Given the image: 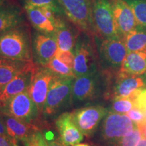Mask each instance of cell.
Returning a JSON list of instances; mask_svg holds the SVG:
<instances>
[{"label":"cell","instance_id":"obj_39","mask_svg":"<svg viewBox=\"0 0 146 146\" xmlns=\"http://www.w3.org/2000/svg\"><path fill=\"white\" fill-rule=\"evenodd\" d=\"M73 146H89V145L87 143H78V144H76V145H74Z\"/></svg>","mask_w":146,"mask_h":146},{"label":"cell","instance_id":"obj_27","mask_svg":"<svg viewBox=\"0 0 146 146\" xmlns=\"http://www.w3.org/2000/svg\"><path fill=\"white\" fill-rule=\"evenodd\" d=\"M112 110L113 112L120 114H127L135 108L134 103L130 98H116L112 100Z\"/></svg>","mask_w":146,"mask_h":146},{"label":"cell","instance_id":"obj_11","mask_svg":"<svg viewBox=\"0 0 146 146\" xmlns=\"http://www.w3.org/2000/svg\"><path fill=\"white\" fill-rule=\"evenodd\" d=\"M58 44L54 34L36 32L32 43L33 58L34 63L39 66L46 67L50 60L56 56Z\"/></svg>","mask_w":146,"mask_h":146},{"label":"cell","instance_id":"obj_37","mask_svg":"<svg viewBox=\"0 0 146 146\" xmlns=\"http://www.w3.org/2000/svg\"><path fill=\"white\" fill-rule=\"evenodd\" d=\"M137 146H146V139L142 138Z\"/></svg>","mask_w":146,"mask_h":146},{"label":"cell","instance_id":"obj_1","mask_svg":"<svg viewBox=\"0 0 146 146\" xmlns=\"http://www.w3.org/2000/svg\"><path fill=\"white\" fill-rule=\"evenodd\" d=\"M0 57L33 61L31 39L25 29L18 27L0 36Z\"/></svg>","mask_w":146,"mask_h":146},{"label":"cell","instance_id":"obj_34","mask_svg":"<svg viewBox=\"0 0 146 146\" xmlns=\"http://www.w3.org/2000/svg\"><path fill=\"white\" fill-rule=\"evenodd\" d=\"M142 137L146 139V118L139 123H136Z\"/></svg>","mask_w":146,"mask_h":146},{"label":"cell","instance_id":"obj_14","mask_svg":"<svg viewBox=\"0 0 146 146\" xmlns=\"http://www.w3.org/2000/svg\"><path fill=\"white\" fill-rule=\"evenodd\" d=\"M143 87H145V84L141 75H131L118 70L116 72V78L110 97L112 100L116 98H128L133 93Z\"/></svg>","mask_w":146,"mask_h":146},{"label":"cell","instance_id":"obj_32","mask_svg":"<svg viewBox=\"0 0 146 146\" xmlns=\"http://www.w3.org/2000/svg\"><path fill=\"white\" fill-rule=\"evenodd\" d=\"M127 115L130 118L131 120H132L135 123H139L141 120H143L144 118H145V116L143 113L140 110L137 108H133L127 113Z\"/></svg>","mask_w":146,"mask_h":146},{"label":"cell","instance_id":"obj_12","mask_svg":"<svg viewBox=\"0 0 146 146\" xmlns=\"http://www.w3.org/2000/svg\"><path fill=\"white\" fill-rule=\"evenodd\" d=\"M98 72L74 78L72 83L71 104L79 103L94 99L99 90Z\"/></svg>","mask_w":146,"mask_h":146},{"label":"cell","instance_id":"obj_23","mask_svg":"<svg viewBox=\"0 0 146 146\" xmlns=\"http://www.w3.org/2000/svg\"><path fill=\"white\" fill-rule=\"evenodd\" d=\"M123 39L128 53L146 50V28L138 25Z\"/></svg>","mask_w":146,"mask_h":146},{"label":"cell","instance_id":"obj_25","mask_svg":"<svg viewBox=\"0 0 146 146\" xmlns=\"http://www.w3.org/2000/svg\"><path fill=\"white\" fill-rule=\"evenodd\" d=\"M25 5L35 8H49L58 15L64 14L57 0H24Z\"/></svg>","mask_w":146,"mask_h":146},{"label":"cell","instance_id":"obj_15","mask_svg":"<svg viewBox=\"0 0 146 146\" xmlns=\"http://www.w3.org/2000/svg\"><path fill=\"white\" fill-rule=\"evenodd\" d=\"M36 66L37 65L34 64L31 66L22 71L5 86L0 94V108L3 106L14 96L28 90Z\"/></svg>","mask_w":146,"mask_h":146},{"label":"cell","instance_id":"obj_20","mask_svg":"<svg viewBox=\"0 0 146 146\" xmlns=\"http://www.w3.org/2000/svg\"><path fill=\"white\" fill-rule=\"evenodd\" d=\"M119 71L131 75L143 74L146 71V50L128 53Z\"/></svg>","mask_w":146,"mask_h":146},{"label":"cell","instance_id":"obj_38","mask_svg":"<svg viewBox=\"0 0 146 146\" xmlns=\"http://www.w3.org/2000/svg\"><path fill=\"white\" fill-rule=\"evenodd\" d=\"M141 76H142V78H143V79L144 84H145V87H146V71L143 74H142Z\"/></svg>","mask_w":146,"mask_h":146},{"label":"cell","instance_id":"obj_35","mask_svg":"<svg viewBox=\"0 0 146 146\" xmlns=\"http://www.w3.org/2000/svg\"><path fill=\"white\" fill-rule=\"evenodd\" d=\"M0 135L3 136L9 137L8 133H7L6 127H5L4 119H3V115L1 112H0Z\"/></svg>","mask_w":146,"mask_h":146},{"label":"cell","instance_id":"obj_30","mask_svg":"<svg viewBox=\"0 0 146 146\" xmlns=\"http://www.w3.org/2000/svg\"><path fill=\"white\" fill-rule=\"evenodd\" d=\"M24 144L25 146H48L47 139L40 130L35 131L26 141H24Z\"/></svg>","mask_w":146,"mask_h":146},{"label":"cell","instance_id":"obj_13","mask_svg":"<svg viewBox=\"0 0 146 146\" xmlns=\"http://www.w3.org/2000/svg\"><path fill=\"white\" fill-rule=\"evenodd\" d=\"M115 23L120 36L124 38L138 26L132 10L125 0H112Z\"/></svg>","mask_w":146,"mask_h":146},{"label":"cell","instance_id":"obj_24","mask_svg":"<svg viewBox=\"0 0 146 146\" xmlns=\"http://www.w3.org/2000/svg\"><path fill=\"white\" fill-rule=\"evenodd\" d=\"M130 6L138 25L146 28V0H125Z\"/></svg>","mask_w":146,"mask_h":146},{"label":"cell","instance_id":"obj_22","mask_svg":"<svg viewBox=\"0 0 146 146\" xmlns=\"http://www.w3.org/2000/svg\"><path fill=\"white\" fill-rule=\"evenodd\" d=\"M29 21L37 31L45 34H54L56 30V23L47 18L41 9L25 5Z\"/></svg>","mask_w":146,"mask_h":146},{"label":"cell","instance_id":"obj_26","mask_svg":"<svg viewBox=\"0 0 146 146\" xmlns=\"http://www.w3.org/2000/svg\"><path fill=\"white\" fill-rule=\"evenodd\" d=\"M46 67L58 76L74 77L72 69L70 68L68 66L65 64L62 61H60L56 57H54L53 59L51 60L48 64L46 66Z\"/></svg>","mask_w":146,"mask_h":146},{"label":"cell","instance_id":"obj_18","mask_svg":"<svg viewBox=\"0 0 146 146\" xmlns=\"http://www.w3.org/2000/svg\"><path fill=\"white\" fill-rule=\"evenodd\" d=\"M34 64L33 61H23L0 57V94L20 72Z\"/></svg>","mask_w":146,"mask_h":146},{"label":"cell","instance_id":"obj_19","mask_svg":"<svg viewBox=\"0 0 146 146\" xmlns=\"http://www.w3.org/2000/svg\"><path fill=\"white\" fill-rule=\"evenodd\" d=\"M2 115L8 136L16 141H25L35 131L39 130L37 126L33 124L26 123L7 115Z\"/></svg>","mask_w":146,"mask_h":146},{"label":"cell","instance_id":"obj_31","mask_svg":"<svg viewBox=\"0 0 146 146\" xmlns=\"http://www.w3.org/2000/svg\"><path fill=\"white\" fill-rule=\"evenodd\" d=\"M60 61H62L65 64L68 66L72 69L73 64H74V54L70 51H61L58 50L56 53V56Z\"/></svg>","mask_w":146,"mask_h":146},{"label":"cell","instance_id":"obj_6","mask_svg":"<svg viewBox=\"0 0 146 146\" xmlns=\"http://www.w3.org/2000/svg\"><path fill=\"white\" fill-rule=\"evenodd\" d=\"M73 72L74 77L88 75L97 72L95 52L88 36H78L74 51Z\"/></svg>","mask_w":146,"mask_h":146},{"label":"cell","instance_id":"obj_36","mask_svg":"<svg viewBox=\"0 0 146 146\" xmlns=\"http://www.w3.org/2000/svg\"><path fill=\"white\" fill-rule=\"evenodd\" d=\"M47 143H48V146H67L62 141L60 140V139H57L55 140H47Z\"/></svg>","mask_w":146,"mask_h":146},{"label":"cell","instance_id":"obj_29","mask_svg":"<svg viewBox=\"0 0 146 146\" xmlns=\"http://www.w3.org/2000/svg\"><path fill=\"white\" fill-rule=\"evenodd\" d=\"M142 137L141 133L137 127L131 134L126 135L115 143V146H137Z\"/></svg>","mask_w":146,"mask_h":146},{"label":"cell","instance_id":"obj_17","mask_svg":"<svg viewBox=\"0 0 146 146\" xmlns=\"http://www.w3.org/2000/svg\"><path fill=\"white\" fill-rule=\"evenodd\" d=\"M62 15H58L56 22V30L54 35L57 41L58 50L74 51L78 35L74 27H71Z\"/></svg>","mask_w":146,"mask_h":146},{"label":"cell","instance_id":"obj_16","mask_svg":"<svg viewBox=\"0 0 146 146\" xmlns=\"http://www.w3.org/2000/svg\"><path fill=\"white\" fill-rule=\"evenodd\" d=\"M55 125L60 140L66 145L73 146L80 143L83 139V134L74 124L71 112H64L60 114L55 122Z\"/></svg>","mask_w":146,"mask_h":146},{"label":"cell","instance_id":"obj_21","mask_svg":"<svg viewBox=\"0 0 146 146\" xmlns=\"http://www.w3.org/2000/svg\"><path fill=\"white\" fill-rule=\"evenodd\" d=\"M23 13L19 8L13 5L0 8V36L23 23Z\"/></svg>","mask_w":146,"mask_h":146},{"label":"cell","instance_id":"obj_33","mask_svg":"<svg viewBox=\"0 0 146 146\" xmlns=\"http://www.w3.org/2000/svg\"><path fill=\"white\" fill-rule=\"evenodd\" d=\"M0 146H18L17 141L7 136L0 135Z\"/></svg>","mask_w":146,"mask_h":146},{"label":"cell","instance_id":"obj_3","mask_svg":"<svg viewBox=\"0 0 146 146\" xmlns=\"http://www.w3.org/2000/svg\"><path fill=\"white\" fill-rule=\"evenodd\" d=\"M92 18L94 32L102 39L121 37L115 23L112 0H92Z\"/></svg>","mask_w":146,"mask_h":146},{"label":"cell","instance_id":"obj_28","mask_svg":"<svg viewBox=\"0 0 146 146\" xmlns=\"http://www.w3.org/2000/svg\"><path fill=\"white\" fill-rule=\"evenodd\" d=\"M129 98L133 100L135 108L140 110L146 118V88L138 89Z\"/></svg>","mask_w":146,"mask_h":146},{"label":"cell","instance_id":"obj_7","mask_svg":"<svg viewBox=\"0 0 146 146\" xmlns=\"http://www.w3.org/2000/svg\"><path fill=\"white\" fill-rule=\"evenodd\" d=\"M137 127V124L127 115L110 110L102 123V135L106 141L115 143L122 137L131 134Z\"/></svg>","mask_w":146,"mask_h":146},{"label":"cell","instance_id":"obj_5","mask_svg":"<svg viewBox=\"0 0 146 146\" xmlns=\"http://www.w3.org/2000/svg\"><path fill=\"white\" fill-rule=\"evenodd\" d=\"M0 112L33 125H35V123L41 114L28 90L8 100L3 106L0 108Z\"/></svg>","mask_w":146,"mask_h":146},{"label":"cell","instance_id":"obj_10","mask_svg":"<svg viewBox=\"0 0 146 146\" xmlns=\"http://www.w3.org/2000/svg\"><path fill=\"white\" fill-rule=\"evenodd\" d=\"M56 75L47 67L37 66L35 70L28 92L40 113H43L50 85Z\"/></svg>","mask_w":146,"mask_h":146},{"label":"cell","instance_id":"obj_40","mask_svg":"<svg viewBox=\"0 0 146 146\" xmlns=\"http://www.w3.org/2000/svg\"><path fill=\"white\" fill-rule=\"evenodd\" d=\"M5 1V0H0V8H1V6H2L3 3H4V1Z\"/></svg>","mask_w":146,"mask_h":146},{"label":"cell","instance_id":"obj_2","mask_svg":"<svg viewBox=\"0 0 146 146\" xmlns=\"http://www.w3.org/2000/svg\"><path fill=\"white\" fill-rule=\"evenodd\" d=\"M74 77L56 74L50 85L43 113L45 116L56 114L71 104L72 83Z\"/></svg>","mask_w":146,"mask_h":146},{"label":"cell","instance_id":"obj_9","mask_svg":"<svg viewBox=\"0 0 146 146\" xmlns=\"http://www.w3.org/2000/svg\"><path fill=\"white\" fill-rule=\"evenodd\" d=\"M100 60L108 68L118 71L128 54L123 38L103 39L99 47Z\"/></svg>","mask_w":146,"mask_h":146},{"label":"cell","instance_id":"obj_8","mask_svg":"<svg viewBox=\"0 0 146 146\" xmlns=\"http://www.w3.org/2000/svg\"><path fill=\"white\" fill-rule=\"evenodd\" d=\"M108 110L102 106H91L76 109L71 112L72 120L83 135L90 136L104 118Z\"/></svg>","mask_w":146,"mask_h":146},{"label":"cell","instance_id":"obj_4","mask_svg":"<svg viewBox=\"0 0 146 146\" xmlns=\"http://www.w3.org/2000/svg\"><path fill=\"white\" fill-rule=\"evenodd\" d=\"M64 14L76 28L86 34L94 32L92 0H57Z\"/></svg>","mask_w":146,"mask_h":146}]
</instances>
